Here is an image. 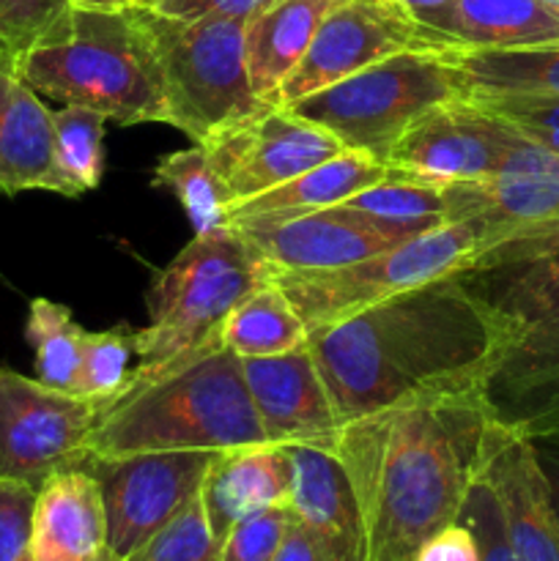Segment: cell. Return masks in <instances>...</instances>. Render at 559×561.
I'll use <instances>...</instances> for the list:
<instances>
[{
	"label": "cell",
	"mask_w": 559,
	"mask_h": 561,
	"mask_svg": "<svg viewBox=\"0 0 559 561\" xmlns=\"http://www.w3.org/2000/svg\"><path fill=\"white\" fill-rule=\"evenodd\" d=\"M502 427L486 383L431 389L345 422L334 455L360 502L365 561H414L455 524Z\"/></svg>",
	"instance_id": "cell-1"
},
{
	"label": "cell",
	"mask_w": 559,
	"mask_h": 561,
	"mask_svg": "<svg viewBox=\"0 0 559 561\" xmlns=\"http://www.w3.org/2000/svg\"><path fill=\"white\" fill-rule=\"evenodd\" d=\"M513 321L464 274L389 296L307 337L340 422L431 389L486 383Z\"/></svg>",
	"instance_id": "cell-2"
},
{
	"label": "cell",
	"mask_w": 559,
	"mask_h": 561,
	"mask_svg": "<svg viewBox=\"0 0 559 561\" xmlns=\"http://www.w3.org/2000/svg\"><path fill=\"white\" fill-rule=\"evenodd\" d=\"M263 438L241 359L208 351L153 381L126 387L88 438V458L137 453H223Z\"/></svg>",
	"instance_id": "cell-3"
},
{
	"label": "cell",
	"mask_w": 559,
	"mask_h": 561,
	"mask_svg": "<svg viewBox=\"0 0 559 561\" xmlns=\"http://www.w3.org/2000/svg\"><path fill=\"white\" fill-rule=\"evenodd\" d=\"M16 75L36 93L77 104L124 126L168 124L162 69L140 5L75 9Z\"/></svg>",
	"instance_id": "cell-4"
},
{
	"label": "cell",
	"mask_w": 559,
	"mask_h": 561,
	"mask_svg": "<svg viewBox=\"0 0 559 561\" xmlns=\"http://www.w3.org/2000/svg\"><path fill=\"white\" fill-rule=\"evenodd\" d=\"M263 283L250 247L230 225L195 233L148 290V323L132 332L137 367L126 387H140L219 348L225 318Z\"/></svg>",
	"instance_id": "cell-5"
},
{
	"label": "cell",
	"mask_w": 559,
	"mask_h": 561,
	"mask_svg": "<svg viewBox=\"0 0 559 561\" xmlns=\"http://www.w3.org/2000/svg\"><path fill=\"white\" fill-rule=\"evenodd\" d=\"M140 16L162 69L168 126L192 142H206L266 104L255 96L247 71L244 20H179L146 5Z\"/></svg>",
	"instance_id": "cell-6"
},
{
	"label": "cell",
	"mask_w": 559,
	"mask_h": 561,
	"mask_svg": "<svg viewBox=\"0 0 559 561\" xmlns=\"http://www.w3.org/2000/svg\"><path fill=\"white\" fill-rule=\"evenodd\" d=\"M497 241L480 219L444 222L398 247L338 268L318 272H274L269 283L280 285L305 321L307 332L345 321L367 307L403 290L420 288L449 274L469 272L475 257Z\"/></svg>",
	"instance_id": "cell-7"
},
{
	"label": "cell",
	"mask_w": 559,
	"mask_h": 561,
	"mask_svg": "<svg viewBox=\"0 0 559 561\" xmlns=\"http://www.w3.org/2000/svg\"><path fill=\"white\" fill-rule=\"evenodd\" d=\"M458 99H464V91L442 53L409 49L285 107L323 126L349 151L381 162L422 115Z\"/></svg>",
	"instance_id": "cell-8"
},
{
	"label": "cell",
	"mask_w": 559,
	"mask_h": 561,
	"mask_svg": "<svg viewBox=\"0 0 559 561\" xmlns=\"http://www.w3.org/2000/svg\"><path fill=\"white\" fill-rule=\"evenodd\" d=\"M107 409L102 400L0 370V480L38 488L58 471L82 469L88 438Z\"/></svg>",
	"instance_id": "cell-9"
},
{
	"label": "cell",
	"mask_w": 559,
	"mask_h": 561,
	"mask_svg": "<svg viewBox=\"0 0 559 561\" xmlns=\"http://www.w3.org/2000/svg\"><path fill=\"white\" fill-rule=\"evenodd\" d=\"M497 310L513 321V337L486 381L488 403L521 436H559V283Z\"/></svg>",
	"instance_id": "cell-10"
},
{
	"label": "cell",
	"mask_w": 559,
	"mask_h": 561,
	"mask_svg": "<svg viewBox=\"0 0 559 561\" xmlns=\"http://www.w3.org/2000/svg\"><path fill=\"white\" fill-rule=\"evenodd\" d=\"M228 195V206L285 184L345 151L323 126L283 104H263L201 142Z\"/></svg>",
	"instance_id": "cell-11"
},
{
	"label": "cell",
	"mask_w": 559,
	"mask_h": 561,
	"mask_svg": "<svg viewBox=\"0 0 559 561\" xmlns=\"http://www.w3.org/2000/svg\"><path fill=\"white\" fill-rule=\"evenodd\" d=\"M217 453H137L124 458H88L82 469L96 477L107 510V546L118 557L175 518L197 499Z\"/></svg>",
	"instance_id": "cell-12"
},
{
	"label": "cell",
	"mask_w": 559,
	"mask_h": 561,
	"mask_svg": "<svg viewBox=\"0 0 559 561\" xmlns=\"http://www.w3.org/2000/svg\"><path fill=\"white\" fill-rule=\"evenodd\" d=\"M250 247L263 279L274 272H318L370 257L414 239V230L345 206L280 219L228 222Z\"/></svg>",
	"instance_id": "cell-13"
},
{
	"label": "cell",
	"mask_w": 559,
	"mask_h": 561,
	"mask_svg": "<svg viewBox=\"0 0 559 561\" xmlns=\"http://www.w3.org/2000/svg\"><path fill=\"white\" fill-rule=\"evenodd\" d=\"M518 131L469 99L442 104L422 115L387 151L389 179L458 184L482 181L499 168Z\"/></svg>",
	"instance_id": "cell-14"
},
{
	"label": "cell",
	"mask_w": 559,
	"mask_h": 561,
	"mask_svg": "<svg viewBox=\"0 0 559 561\" xmlns=\"http://www.w3.org/2000/svg\"><path fill=\"white\" fill-rule=\"evenodd\" d=\"M409 49H431L420 22L389 0H343L318 27L294 75L280 85L274 104H294L365 66Z\"/></svg>",
	"instance_id": "cell-15"
},
{
	"label": "cell",
	"mask_w": 559,
	"mask_h": 561,
	"mask_svg": "<svg viewBox=\"0 0 559 561\" xmlns=\"http://www.w3.org/2000/svg\"><path fill=\"white\" fill-rule=\"evenodd\" d=\"M241 370L269 444H305L338 453L343 422L310 345L280 356L241 359Z\"/></svg>",
	"instance_id": "cell-16"
},
{
	"label": "cell",
	"mask_w": 559,
	"mask_h": 561,
	"mask_svg": "<svg viewBox=\"0 0 559 561\" xmlns=\"http://www.w3.org/2000/svg\"><path fill=\"white\" fill-rule=\"evenodd\" d=\"M444 190L447 222L480 219L502 241L515 230L559 217V157L518 131L488 179L444 184Z\"/></svg>",
	"instance_id": "cell-17"
},
{
	"label": "cell",
	"mask_w": 559,
	"mask_h": 561,
	"mask_svg": "<svg viewBox=\"0 0 559 561\" xmlns=\"http://www.w3.org/2000/svg\"><path fill=\"white\" fill-rule=\"evenodd\" d=\"M482 477L493 488L518 561H559V513L532 438L502 427Z\"/></svg>",
	"instance_id": "cell-18"
},
{
	"label": "cell",
	"mask_w": 559,
	"mask_h": 561,
	"mask_svg": "<svg viewBox=\"0 0 559 561\" xmlns=\"http://www.w3.org/2000/svg\"><path fill=\"white\" fill-rule=\"evenodd\" d=\"M27 190L80 197L58 164L53 110L20 75L0 69V192Z\"/></svg>",
	"instance_id": "cell-19"
},
{
	"label": "cell",
	"mask_w": 559,
	"mask_h": 561,
	"mask_svg": "<svg viewBox=\"0 0 559 561\" xmlns=\"http://www.w3.org/2000/svg\"><path fill=\"white\" fill-rule=\"evenodd\" d=\"M290 466L283 444H250L214 455L201 485V504L214 540L250 515L288 504Z\"/></svg>",
	"instance_id": "cell-20"
},
{
	"label": "cell",
	"mask_w": 559,
	"mask_h": 561,
	"mask_svg": "<svg viewBox=\"0 0 559 561\" xmlns=\"http://www.w3.org/2000/svg\"><path fill=\"white\" fill-rule=\"evenodd\" d=\"M107 510L102 488L88 469L47 477L33 507V559L80 561L107 548Z\"/></svg>",
	"instance_id": "cell-21"
},
{
	"label": "cell",
	"mask_w": 559,
	"mask_h": 561,
	"mask_svg": "<svg viewBox=\"0 0 559 561\" xmlns=\"http://www.w3.org/2000/svg\"><path fill=\"white\" fill-rule=\"evenodd\" d=\"M343 0H272L244 25V58L252 91L274 104L280 85L294 75L329 11Z\"/></svg>",
	"instance_id": "cell-22"
},
{
	"label": "cell",
	"mask_w": 559,
	"mask_h": 561,
	"mask_svg": "<svg viewBox=\"0 0 559 561\" xmlns=\"http://www.w3.org/2000/svg\"><path fill=\"white\" fill-rule=\"evenodd\" d=\"M431 49L529 47L559 42V3L554 0H455L427 31Z\"/></svg>",
	"instance_id": "cell-23"
},
{
	"label": "cell",
	"mask_w": 559,
	"mask_h": 561,
	"mask_svg": "<svg viewBox=\"0 0 559 561\" xmlns=\"http://www.w3.org/2000/svg\"><path fill=\"white\" fill-rule=\"evenodd\" d=\"M384 179H387V168L378 159L345 148L327 162L294 175L274 190L228 206V222L299 217V214L321 211V208L340 206L351 195Z\"/></svg>",
	"instance_id": "cell-24"
},
{
	"label": "cell",
	"mask_w": 559,
	"mask_h": 561,
	"mask_svg": "<svg viewBox=\"0 0 559 561\" xmlns=\"http://www.w3.org/2000/svg\"><path fill=\"white\" fill-rule=\"evenodd\" d=\"M466 283L493 307L559 283V217L515 230L475 257Z\"/></svg>",
	"instance_id": "cell-25"
},
{
	"label": "cell",
	"mask_w": 559,
	"mask_h": 561,
	"mask_svg": "<svg viewBox=\"0 0 559 561\" xmlns=\"http://www.w3.org/2000/svg\"><path fill=\"white\" fill-rule=\"evenodd\" d=\"M458 80L464 99L559 96V42L529 47L438 49Z\"/></svg>",
	"instance_id": "cell-26"
},
{
	"label": "cell",
	"mask_w": 559,
	"mask_h": 561,
	"mask_svg": "<svg viewBox=\"0 0 559 561\" xmlns=\"http://www.w3.org/2000/svg\"><path fill=\"white\" fill-rule=\"evenodd\" d=\"M290 466L288 504L296 520L332 537H349L365 546L360 502L349 474L334 453L305 444H285Z\"/></svg>",
	"instance_id": "cell-27"
},
{
	"label": "cell",
	"mask_w": 559,
	"mask_h": 561,
	"mask_svg": "<svg viewBox=\"0 0 559 561\" xmlns=\"http://www.w3.org/2000/svg\"><path fill=\"white\" fill-rule=\"evenodd\" d=\"M305 321L285 290L274 283L258 285L233 307L223 323V345L239 359L280 356L307 343Z\"/></svg>",
	"instance_id": "cell-28"
},
{
	"label": "cell",
	"mask_w": 559,
	"mask_h": 561,
	"mask_svg": "<svg viewBox=\"0 0 559 561\" xmlns=\"http://www.w3.org/2000/svg\"><path fill=\"white\" fill-rule=\"evenodd\" d=\"M151 184L173 192L195 233L228 225V195L201 142L159 159Z\"/></svg>",
	"instance_id": "cell-29"
},
{
	"label": "cell",
	"mask_w": 559,
	"mask_h": 561,
	"mask_svg": "<svg viewBox=\"0 0 559 561\" xmlns=\"http://www.w3.org/2000/svg\"><path fill=\"white\" fill-rule=\"evenodd\" d=\"M82 334H85V329L71 318L69 307L44 299V296L31 301L25 337L36 354L38 381L60 389V392L77 394Z\"/></svg>",
	"instance_id": "cell-30"
},
{
	"label": "cell",
	"mask_w": 559,
	"mask_h": 561,
	"mask_svg": "<svg viewBox=\"0 0 559 561\" xmlns=\"http://www.w3.org/2000/svg\"><path fill=\"white\" fill-rule=\"evenodd\" d=\"M340 206L387 219V222L409 228L414 233H425V230L447 222V190L444 184H427V181L389 179L387 175L378 184L351 195Z\"/></svg>",
	"instance_id": "cell-31"
},
{
	"label": "cell",
	"mask_w": 559,
	"mask_h": 561,
	"mask_svg": "<svg viewBox=\"0 0 559 561\" xmlns=\"http://www.w3.org/2000/svg\"><path fill=\"white\" fill-rule=\"evenodd\" d=\"M104 115L96 110L64 104L53 113L55 153L77 195L96 190L104 173Z\"/></svg>",
	"instance_id": "cell-32"
},
{
	"label": "cell",
	"mask_w": 559,
	"mask_h": 561,
	"mask_svg": "<svg viewBox=\"0 0 559 561\" xmlns=\"http://www.w3.org/2000/svg\"><path fill=\"white\" fill-rule=\"evenodd\" d=\"M132 354H135V343L126 327L82 334L77 394L113 405L129 383Z\"/></svg>",
	"instance_id": "cell-33"
},
{
	"label": "cell",
	"mask_w": 559,
	"mask_h": 561,
	"mask_svg": "<svg viewBox=\"0 0 559 561\" xmlns=\"http://www.w3.org/2000/svg\"><path fill=\"white\" fill-rule=\"evenodd\" d=\"M69 14V0H0V69L16 75L27 53L47 42Z\"/></svg>",
	"instance_id": "cell-34"
},
{
	"label": "cell",
	"mask_w": 559,
	"mask_h": 561,
	"mask_svg": "<svg viewBox=\"0 0 559 561\" xmlns=\"http://www.w3.org/2000/svg\"><path fill=\"white\" fill-rule=\"evenodd\" d=\"M219 542L208 529L201 496L192 499L170 524L148 537L126 561H217Z\"/></svg>",
	"instance_id": "cell-35"
},
{
	"label": "cell",
	"mask_w": 559,
	"mask_h": 561,
	"mask_svg": "<svg viewBox=\"0 0 559 561\" xmlns=\"http://www.w3.org/2000/svg\"><path fill=\"white\" fill-rule=\"evenodd\" d=\"M458 520L475 537L480 561H518L515 559L513 542L507 537V529H504L502 510H499L497 496H493V488L488 485L482 474L466 491Z\"/></svg>",
	"instance_id": "cell-36"
},
{
	"label": "cell",
	"mask_w": 559,
	"mask_h": 561,
	"mask_svg": "<svg viewBox=\"0 0 559 561\" xmlns=\"http://www.w3.org/2000/svg\"><path fill=\"white\" fill-rule=\"evenodd\" d=\"M469 102L559 157V96H475Z\"/></svg>",
	"instance_id": "cell-37"
},
{
	"label": "cell",
	"mask_w": 559,
	"mask_h": 561,
	"mask_svg": "<svg viewBox=\"0 0 559 561\" xmlns=\"http://www.w3.org/2000/svg\"><path fill=\"white\" fill-rule=\"evenodd\" d=\"M288 524L290 510L285 504L250 515L225 535L217 561H274Z\"/></svg>",
	"instance_id": "cell-38"
},
{
	"label": "cell",
	"mask_w": 559,
	"mask_h": 561,
	"mask_svg": "<svg viewBox=\"0 0 559 561\" xmlns=\"http://www.w3.org/2000/svg\"><path fill=\"white\" fill-rule=\"evenodd\" d=\"M36 491L31 482L0 480V561L33 559V507Z\"/></svg>",
	"instance_id": "cell-39"
},
{
	"label": "cell",
	"mask_w": 559,
	"mask_h": 561,
	"mask_svg": "<svg viewBox=\"0 0 559 561\" xmlns=\"http://www.w3.org/2000/svg\"><path fill=\"white\" fill-rule=\"evenodd\" d=\"M274 561H365V546L349 537L323 535L290 515L288 531Z\"/></svg>",
	"instance_id": "cell-40"
},
{
	"label": "cell",
	"mask_w": 559,
	"mask_h": 561,
	"mask_svg": "<svg viewBox=\"0 0 559 561\" xmlns=\"http://www.w3.org/2000/svg\"><path fill=\"white\" fill-rule=\"evenodd\" d=\"M272 0H157L153 11L179 20H197V16H230V20H250Z\"/></svg>",
	"instance_id": "cell-41"
},
{
	"label": "cell",
	"mask_w": 559,
	"mask_h": 561,
	"mask_svg": "<svg viewBox=\"0 0 559 561\" xmlns=\"http://www.w3.org/2000/svg\"><path fill=\"white\" fill-rule=\"evenodd\" d=\"M414 561H480L477 542L471 531L460 520L444 526L436 535L427 537L417 551Z\"/></svg>",
	"instance_id": "cell-42"
},
{
	"label": "cell",
	"mask_w": 559,
	"mask_h": 561,
	"mask_svg": "<svg viewBox=\"0 0 559 561\" xmlns=\"http://www.w3.org/2000/svg\"><path fill=\"white\" fill-rule=\"evenodd\" d=\"M389 3L398 5L400 11H406V14H409L414 22H420L422 31H425V36H427V31H431V27L436 25V22L442 20L449 9H453L455 0H389Z\"/></svg>",
	"instance_id": "cell-43"
},
{
	"label": "cell",
	"mask_w": 559,
	"mask_h": 561,
	"mask_svg": "<svg viewBox=\"0 0 559 561\" xmlns=\"http://www.w3.org/2000/svg\"><path fill=\"white\" fill-rule=\"evenodd\" d=\"M537 449V458H540L543 469H546L548 482H551V491H554V504H557V513H559V436H540V438H532Z\"/></svg>",
	"instance_id": "cell-44"
},
{
	"label": "cell",
	"mask_w": 559,
	"mask_h": 561,
	"mask_svg": "<svg viewBox=\"0 0 559 561\" xmlns=\"http://www.w3.org/2000/svg\"><path fill=\"white\" fill-rule=\"evenodd\" d=\"M75 9H126V5H132V0H69Z\"/></svg>",
	"instance_id": "cell-45"
},
{
	"label": "cell",
	"mask_w": 559,
	"mask_h": 561,
	"mask_svg": "<svg viewBox=\"0 0 559 561\" xmlns=\"http://www.w3.org/2000/svg\"><path fill=\"white\" fill-rule=\"evenodd\" d=\"M80 561H126L124 557H118V553L113 551V548H102V551L99 553H93V557H88V559H80Z\"/></svg>",
	"instance_id": "cell-46"
},
{
	"label": "cell",
	"mask_w": 559,
	"mask_h": 561,
	"mask_svg": "<svg viewBox=\"0 0 559 561\" xmlns=\"http://www.w3.org/2000/svg\"><path fill=\"white\" fill-rule=\"evenodd\" d=\"M153 3H157V0H132V5H146V9H151Z\"/></svg>",
	"instance_id": "cell-47"
},
{
	"label": "cell",
	"mask_w": 559,
	"mask_h": 561,
	"mask_svg": "<svg viewBox=\"0 0 559 561\" xmlns=\"http://www.w3.org/2000/svg\"><path fill=\"white\" fill-rule=\"evenodd\" d=\"M554 3H559V0H554Z\"/></svg>",
	"instance_id": "cell-48"
}]
</instances>
